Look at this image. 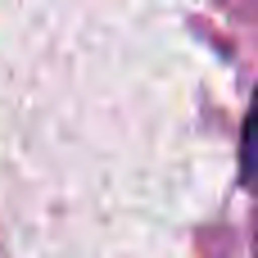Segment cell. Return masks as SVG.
Returning <instances> with one entry per match:
<instances>
[{
	"label": "cell",
	"mask_w": 258,
	"mask_h": 258,
	"mask_svg": "<svg viewBox=\"0 0 258 258\" xmlns=\"http://www.w3.org/2000/svg\"><path fill=\"white\" fill-rule=\"evenodd\" d=\"M245 181H258V100L245 122Z\"/></svg>",
	"instance_id": "1"
}]
</instances>
